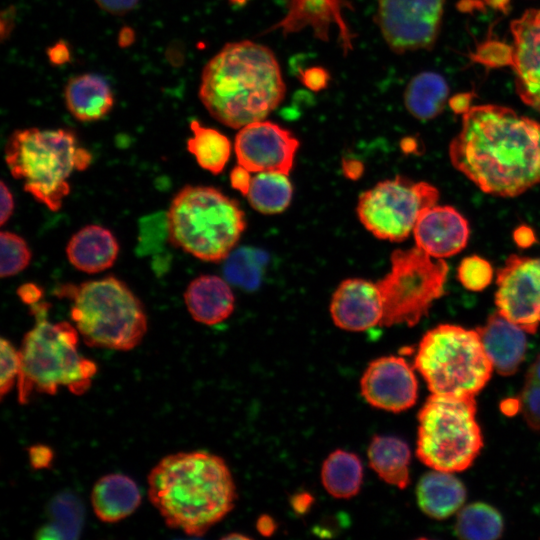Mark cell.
Returning a JSON list of instances; mask_svg holds the SVG:
<instances>
[{"label": "cell", "instance_id": "cell-29", "mask_svg": "<svg viewBox=\"0 0 540 540\" xmlns=\"http://www.w3.org/2000/svg\"><path fill=\"white\" fill-rule=\"evenodd\" d=\"M292 193V184L287 174L266 171L252 176L245 196L254 210L263 214H276L289 206Z\"/></svg>", "mask_w": 540, "mask_h": 540}, {"label": "cell", "instance_id": "cell-33", "mask_svg": "<svg viewBox=\"0 0 540 540\" xmlns=\"http://www.w3.org/2000/svg\"><path fill=\"white\" fill-rule=\"evenodd\" d=\"M2 278L14 276L23 271L30 263L32 253L27 242L18 234L2 231L0 234Z\"/></svg>", "mask_w": 540, "mask_h": 540}, {"label": "cell", "instance_id": "cell-24", "mask_svg": "<svg viewBox=\"0 0 540 540\" xmlns=\"http://www.w3.org/2000/svg\"><path fill=\"white\" fill-rule=\"evenodd\" d=\"M64 100L72 116L83 122L102 119L114 104L108 82L103 77L91 73L69 79L64 89Z\"/></svg>", "mask_w": 540, "mask_h": 540}, {"label": "cell", "instance_id": "cell-48", "mask_svg": "<svg viewBox=\"0 0 540 540\" xmlns=\"http://www.w3.org/2000/svg\"><path fill=\"white\" fill-rule=\"evenodd\" d=\"M526 379L540 383V354L535 358L533 363L530 365L526 374Z\"/></svg>", "mask_w": 540, "mask_h": 540}, {"label": "cell", "instance_id": "cell-17", "mask_svg": "<svg viewBox=\"0 0 540 540\" xmlns=\"http://www.w3.org/2000/svg\"><path fill=\"white\" fill-rule=\"evenodd\" d=\"M512 63L520 99L540 112V9H528L511 23Z\"/></svg>", "mask_w": 540, "mask_h": 540}, {"label": "cell", "instance_id": "cell-5", "mask_svg": "<svg viewBox=\"0 0 540 540\" xmlns=\"http://www.w3.org/2000/svg\"><path fill=\"white\" fill-rule=\"evenodd\" d=\"M54 294L71 301V319L90 347L129 351L141 343L147 332L141 301L116 277L62 284Z\"/></svg>", "mask_w": 540, "mask_h": 540}, {"label": "cell", "instance_id": "cell-42", "mask_svg": "<svg viewBox=\"0 0 540 540\" xmlns=\"http://www.w3.org/2000/svg\"><path fill=\"white\" fill-rule=\"evenodd\" d=\"M250 173V171H248L241 165H238L232 170L230 174V181L232 187L240 191L244 196L247 194L250 186L252 178L250 176Z\"/></svg>", "mask_w": 540, "mask_h": 540}, {"label": "cell", "instance_id": "cell-43", "mask_svg": "<svg viewBox=\"0 0 540 540\" xmlns=\"http://www.w3.org/2000/svg\"><path fill=\"white\" fill-rule=\"evenodd\" d=\"M17 294L25 304L31 306L41 301L43 291L35 284L26 283L18 288Z\"/></svg>", "mask_w": 540, "mask_h": 540}, {"label": "cell", "instance_id": "cell-36", "mask_svg": "<svg viewBox=\"0 0 540 540\" xmlns=\"http://www.w3.org/2000/svg\"><path fill=\"white\" fill-rule=\"evenodd\" d=\"M519 406L528 426L540 432V383L525 379Z\"/></svg>", "mask_w": 540, "mask_h": 540}, {"label": "cell", "instance_id": "cell-28", "mask_svg": "<svg viewBox=\"0 0 540 540\" xmlns=\"http://www.w3.org/2000/svg\"><path fill=\"white\" fill-rule=\"evenodd\" d=\"M325 490L338 499L358 494L363 481V467L359 457L346 450H335L325 459L321 469Z\"/></svg>", "mask_w": 540, "mask_h": 540}, {"label": "cell", "instance_id": "cell-39", "mask_svg": "<svg viewBox=\"0 0 540 540\" xmlns=\"http://www.w3.org/2000/svg\"><path fill=\"white\" fill-rule=\"evenodd\" d=\"M53 451L44 444L32 445L28 449V457L34 469L48 468L53 461Z\"/></svg>", "mask_w": 540, "mask_h": 540}, {"label": "cell", "instance_id": "cell-16", "mask_svg": "<svg viewBox=\"0 0 540 540\" xmlns=\"http://www.w3.org/2000/svg\"><path fill=\"white\" fill-rule=\"evenodd\" d=\"M285 2L286 14L261 34L280 30L287 36L309 27L318 40L328 42L331 26L336 25L343 54L346 56L353 50L355 34L351 32L343 17V10L353 9L350 0H285Z\"/></svg>", "mask_w": 540, "mask_h": 540}, {"label": "cell", "instance_id": "cell-1", "mask_svg": "<svg viewBox=\"0 0 540 540\" xmlns=\"http://www.w3.org/2000/svg\"><path fill=\"white\" fill-rule=\"evenodd\" d=\"M449 158L483 192L518 196L540 183V123L508 107L472 106L450 142Z\"/></svg>", "mask_w": 540, "mask_h": 540}, {"label": "cell", "instance_id": "cell-18", "mask_svg": "<svg viewBox=\"0 0 540 540\" xmlns=\"http://www.w3.org/2000/svg\"><path fill=\"white\" fill-rule=\"evenodd\" d=\"M330 314L334 324L346 331H366L383 318V300L376 283L361 278H349L335 290Z\"/></svg>", "mask_w": 540, "mask_h": 540}, {"label": "cell", "instance_id": "cell-41", "mask_svg": "<svg viewBox=\"0 0 540 540\" xmlns=\"http://www.w3.org/2000/svg\"><path fill=\"white\" fill-rule=\"evenodd\" d=\"M96 4L111 14H124L132 10L139 0H95Z\"/></svg>", "mask_w": 540, "mask_h": 540}, {"label": "cell", "instance_id": "cell-21", "mask_svg": "<svg viewBox=\"0 0 540 540\" xmlns=\"http://www.w3.org/2000/svg\"><path fill=\"white\" fill-rule=\"evenodd\" d=\"M119 244L114 234L99 225H87L70 238L66 254L71 265L85 273H99L115 263Z\"/></svg>", "mask_w": 540, "mask_h": 540}, {"label": "cell", "instance_id": "cell-8", "mask_svg": "<svg viewBox=\"0 0 540 540\" xmlns=\"http://www.w3.org/2000/svg\"><path fill=\"white\" fill-rule=\"evenodd\" d=\"M414 367L432 394L475 397L494 370L477 330L441 324L421 339Z\"/></svg>", "mask_w": 540, "mask_h": 540}, {"label": "cell", "instance_id": "cell-9", "mask_svg": "<svg viewBox=\"0 0 540 540\" xmlns=\"http://www.w3.org/2000/svg\"><path fill=\"white\" fill-rule=\"evenodd\" d=\"M418 421L416 454L432 469L463 471L483 447L475 397L431 394L418 413Z\"/></svg>", "mask_w": 540, "mask_h": 540}, {"label": "cell", "instance_id": "cell-52", "mask_svg": "<svg viewBox=\"0 0 540 540\" xmlns=\"http://www.w3.org/2000/svg\"><path fill=\"white\" fill-rule=\"evenodd\" d=\"M235 537H237V538H247L246 536H243L241 534L240 535H232V534H230V535L226 536L225 538L233 539Z\"/></svg>", "mask_w": 540, "mask_h": 540}, {"label": "cell", "instance_id": "cell-23", "mask_svg": "<svg viewBox=\"0 0 540 540\" xmlns=\"http://www.w3.org/2000/svg\"><path fill=\"white\" fill-rule=\"evenodd\" d=\"M138 485L129 476L113 473L99 478L91 491V505L104 523H116L130 516L141 503Z\"/></svg>", "mask_w": 540, "mask_h": 540}, {"label": "cell", "instance_id": "cell-13", "mask_svg": "<svg viewBox=\"0 0 540 540\" xmlns=\"http://www.w3.org/2000/svg\"><path fill=\"white\" fill-rule=\"evenodd\" d=\"M495 304L526 333L540 326V257L510 255L497 270Z\"/></svg>", "mask_w": 540, "mask_h": 540}, {"label": "cell", "instance_id": "cell-27", "mask_svg": "<svg viewBox=\"0 0 540 540\" xmlns=\"http://www.w3.org/2000/svg\"><path fill=\"white\" fill-rule=\"evenodd\" d=\"M448 95L449 87L443 76L425 71L409 81L404 92V103L415 118L430 120L443 111Z\"/></svg>", "mask_w": 540, "mask_h": 540}, {"label": "cell", "instance_id": "cell-46", "mask_svg": "<svg viewBox=\"0 0 540 540\" xmlns=\"http://www.w3.org/2000/svg\"><path fill=\"white\" fill-rule=\"evenodd\" d=\"M471 94H459L451 99L450 106L456 113L464 114L470 108Z\"/></svg>", "mask_w": 540, "mask_h": 540}, {"label": "cell", "instance_id": "cell-3", "mask_svg": "<svg viewBox=\"0 0 540 540\" xmlns=\"http://www.w3.org/2000/svg\"><path fill=\"white\" fill-rule=\"evenodd\" d=\"M285 93L274 52L251 40L227 43L205 65L199 88L210 115L234 129L265 120Z\"/></svg>", "mask_w": 540, "mask_h": 540}, {"label": "cell", "instance_id": "cell-22", "mask_svg": "<svg viewBox=\"0 0 540 540\" xmlns=\"http://www.w3.org/2000/svg\"><path fill=\"white\" fill-rule=\"evenodd\" d=\"M184 302L195 321L215 325L232 314L235 298L222 278L216 275H201L192 280L186 288Z\"/></svg>", "mask_w": 540, "mask_h": 540}, {"label": "cell", "instance_id": "cell-37", "mask_svg": "<svg viewBox=\"0 0 540 540\" xmlns=\"http://www.w3.org/2000/svg\"><path fill=\"white\" fill-rule=\"evenodd\" d=\"M472 59L489 67L511 66L512 46L488 41L478 47Z\"/></svg>", "mask_w": 540, "mask_h": 540}, {"label": "cell", "instance_id": "cell-4", "mask_svg": "<svg viewBox=\"0 0 540 540\" xmlns=\"http://www.w3.org/2000/svg\"><path fill=\"white\" fill-rule=\"evenodd\" d=\"M50 304L30 306L35 325L23 337L18 400L26 404L33 392L54 395L61 387L75 395L85 393L97 373V365L78 351L79 332L68 322H51Z\"/></svg>", "mask_w": 540, "mask_h": 540}, {"label": "cell", "instance_id": "cell-45", "mask_svg": "<svg viewBox=\"0 0 540 540\" xmlns=\"http://www.w3.org/2000/svg\"><path fill=\"white\" fill-rule=\"evenodd\" d=\"M48 58L55 65L66 63L70 59V51L63 42H58L48 49Z\"/></svg>", "mask_w": 540, "mask_h": 540}, {"label": "cell", "instance_id": "cell-51", "mask_svg": "<svg viewBox=\"0 0 540 540\" xmlns=\"http://www.w3.org/2000/svg\"><path fill=\"white\" fill-rule=\"evenodd\" d=\"M233 5L242 6L247 3L248 0H228Z\"/></svg>", "mask_w": 540, "mask_h": 540}, {"label": "cell", "instance_id": "cell-44", "mask_svg": "<svg viewBox=\"0 0 540 540\" xmlns=\"http://www.w3.org/2000/svg\"><path fill=\"white\" fill-rule=\"evenodd\" d=\"M515 243L521 248H528L536 241L533 230L525 225L519 226L513 232Z\"/></svg>", "mask_w": 540, "mask_h": 540}, {"label": "cell", "instance_id": "cell-50", "mask_svg": "<svg viewBox=\"0 0 540 540\" xmlns=\"http://www.w3.org/2000/svg\"><path fill=\"white\" fill-rule=\"evenodd\" d=\"M488 3L495 8H504L508 4V0H487Z\"/></svg>", "mask_w": 540, "mask_h": 540}, {"label": "cell", "instance_id": "cell-47", "mask_svg": "<svg viewBox=\"0 0 540 540\" xmlns=\"http://www.w3.org/2000/svg\"><path fill=\"white\" fill-rule=\"evenodd\" d=\"M275 527L276 525L273 519L269 516H262L261 518H259L257 522L258 530L260 531L261 534L266 535V536L273 533L275 530Z\"/></svg>", "mask_w": 540, "mask_h": 540}, {"label": "cell", "instance_id": "cell-26", "mask_svg": "<svg viewBox=\"0 0 540 540\" xmlns=\"http://www.w3.org/2000/svg\"><path fill=\"white\" fill-rule=\"evenodd\" d=\"M367 455L371 469L382 481L399 489L409 485L411 452L405 441L394 436H374Z\"/></svg>", "mask_w": 540, "mask_h": 540}, {"label": "cell", "instance_id": "cell-11", "mask_svg": "<svg viewBox=\"0 0 540 540\" xmlns=\"http://www.w3.org/2000/svg\"><path fill=\"white\" fill-rule=\"evenodd\" d=\"M438 199L439 191L433 185L396 176L363 192L357 214L375 237L399 242L413 233L419 215L436 205Z\"/></svg>", "mask_w": 540, "mask_h": 540}, {"label": "cell", "instance_id": "cell-2", "mask_svg": "<svg viewBox=\"0 0 540 540\" xmlns=\"http://www.w3.org/2000/svg\"><path fill=\"white\" fill-rule=\"evenodd\" d=\"M148 498L166 525L202 536L234 507L236 488L219 456L190 451L163 457L147 478Z\"/></svg>", "mask_w": 540, "mask_h": 540}, {"label": "cell", "instance_id": "cell-7", "mask_svg": "<svg viewBox=\"0 0 540 540\" xmlns=\"http://www.w3.org/2000/svg\"><path fill=\"white\" fill-rule=\"evenodd\" d=\"M166 217L169 242L206 262L227 259L246 227L238 203L211 186L183 187Z\"/></svg>", "mask_w": 540, "mask_h": 540}, {"label": "cell", "instance_id": "cell-10", "mask_svg": "<svg viewBox=\"0 0 540 540\" xmlns=\"http://www.w3.org/2000/svg\"><path fill=\"white\" fill-rule=\"evenodd\" d=\"M390 271L376 282L383 300L382 326L416 325L444 293L448 265L417 246L396 249Z\"/></svg>", "mask_w": 540, "mask_h": 540}, {"label": "cell", "instance_id": "cell-6", "mask_svg": "<svg viewBox=\"0 0 540 540\" xmlns=\"http://www.w3.org/2000/svg\"><path fill=\"white\" fill-rule=\"evenodd\" d=\"M91 154L66 129L25 128L14 131L5 146V161L24 190L51 211H58L70 192L74 170H85Z\"/></svg>", "mask_w": 540, "mask_h": 540}, {"label": "cell", "instance_id": "cell-40", "mask_svg": "<svg viewBox=\"0 0 540 540\" xmlns=\"http://www.w3.org/2000/svg\"><path fill=\"white\" fill-rule=\"evenodd\" d=\"M0 203V223L4 225L13 214L15 204L13 195L3 180L0 184Z\"/></svg>", "mask_w": 540, "mask_h": 540}, {"label": "cell", "instance_id": "cell-14", "mask_svg": "<svg viewBox=\"0 0 540 540\" xmlns=\"http://www.w3.org/2000/svg\"><path fill=\"white\" fill-rule=\"evenodd\" d=\"M298 148L299 141L289 130L266 120L240 128L234 143L238 165L255 173L288 175Z\"/></svg>", "mask_w": 540, "mask_h": 540}, {"label": "cell", "instance_id": "cell-19", "mask_svg": "<svg viewBox=\"0 0 540 540\" xmlns=\"http://www.w3.org/2000/svg\"><path fill=\"white\" fill-rule=\"evenodd\" d=\"M413 235L418 248L434 258H445L466 247L470 230L454 207L434 205L419 215Z\"/></svg>", "mask_w": 540, "mask_h": 540}, {"label": "cell", "instance_id": "cell-15", "mask_svg": "<svg viewBox=\"0 0 540 540\" xmlns=\"http://www.w3.org/2000/svg\"><path fill=\"white\" fill-rule=\"evenodd\" d=\"M360 389L368 404L394 413L411 408L418 397L413 368L399 356L371 361L361 377Z\"/></svg>", "mask_w": 540, "mask_h": 540}, {"label": "cell", "instance_id": "cell-30", "mask_svg": "<svg viewBox=\"0 0 540 540\" xmlns=\"http://www.w3.org/2000/svg\"><path fill=\"white\" fill-rule=\"evenodd\" d=\"M190 130L192 137L187 141L188 151L203 169L219 174L230 158V140L218 130L205 127L197 120L190 122Z\"/></svg>", "mask_w": 540, "mask_h": 540}, {"label": "cell", "instance_id": "cell-38", "mask_svg": "<svg viewBox=\"0 0 540 540\" xmlns=\"http://www.w3.org/2000/svg\"><path fill=\"white\" fill-rule=\"evenodd\" d=\"M296 76L312 92H320L327 88L331 79L329 71L321 66L298 69Z\"/></svg>", "mask_w": 540, "mask_h": 540}, {"label": "cell", "instance_id": "cell-34", "mask_svg": "<svg viewBox=\"0 0 540 540\" xmlns=\"http://www.w3.org/2000/svg\"><path fill=\"white\" fill-rule=\"evenodd\" d=\"M457 276L467 290L480 292L491 283L493 268L486 259L480 256H468L461 261Z\"/></svg>", "mask_w": 540, "mask_h": 540}, {"label": "cell", "instance_id": "cell-31", "mask_svg": "<svg viewBox=\"0 0 540 540\" xmlns=\"http://www.w3.org/2000/svg\"><path fill=\"white\" fill-rule=\"evenodd\" d=\"M48 521L37 532L38 538L72 539L79 536L83 525L81 501L69 493L57 495L50 503Z\"/></svg>", "mask_w": 540, "mask_h": 540}, {"label": "cell", "instance_id": "cell-12", "mask_svg": "<svg viewBox=\"0 0 540 540\" xmlns=\"http://www.w3.org/2000/svg\"><path fill=\"white\" fill-rule=\"evenodd\" d=\"M446 0H377L374 22L397 54L430 50L438 38Z\"/></svg>", "mask_w": 540, "mask_h": 540}, {"label": "cell", "instance_id": "cell-25", "mask_svg": "<svg viewBox=\"0 0 540 540\" xmlns=\"http://www.w3.org/2000/svg\"><path fill=\"white\" fill-rule=\"evenodd\" d=\"M416 495L427 516L442 520L460 510L466 500V488L453 472L433 469L419 480Z\"/></svg>", "mask_w": 540, "mask_h": 540}, {"label": "cell", "instance_id": "cell-20", "mask_svg": "<svg viewBox=\"0 0 540 540\" xmlns=\"http://www.w3.org/2000/svg\"><path fill=\"white\" fill-rule=\"evenodd\" d=\"M476 330L494 370L503 376L514 374L525 358L526 332L499 311Z\"/></svg>", "mask_w": 540, "mask_h": 540}, {"label": "cell", "instance_id": "cell-49", "mask_svg": "<svg viewBox=\"0 0 540 540\" xmlns=\"http://www.w3.org/2000/svg\"><path fill=\"white\" fill-rule=\"evenodd\" d=\"M134 41V32L129 27H125L119 34V45L126 47Z\"/></svg>", "mask_w": 540, "mask_h": 540}, {"label": "cell", "instance_id": "cell-32", "mask_svg": "<svg viewBox=\"0 0 540 540\" xmlns=\"http://www.w3.org/2000/svg\"><path fill=\"white\" fill-rule=\"evenodd\" d=\"M503 527V519L497 509L475 502L458 512L455 533L461 539L493 540L502 535Z\"/></svg>", "mask_w": 540, "mask_h": 540}, {"label": "cell", "instance_id": "cell-35", "mask_svg": "<svg viewBox=\"0 0 540 540\" xmlns=\"http://www.w3.org/2000/svg\"><path fill=\"white\" fill-rule=\"evenodd\" d=\"M1 353V376H0V396L4 398L9 393L15 382L18 380L21 371V354L20 349L7 339L1 338L0 341Z\"/></svg>", "mask_w": 540, "mask_h": 540}]
</instances>
